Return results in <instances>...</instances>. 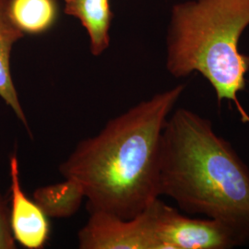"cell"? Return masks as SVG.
<instances>
[{"mask_svg":"<svg viewBox=\"0 0 249 249\" xmlns=\"http://www.w3.org/2000/svg\"><path fill=\"white\" fill-rule=\"evenodd\" d=\"M185 88L156 93L113 117L60 163L63 178L82 187L89 212L128 220L160 196L162 131Z\"/></svg>","mask_w":249,"mask_h":249,"instance_id":"6da1fadb","label":"cell"},{"mask_svg":"<svg viewBox=\"0 0 249 249\" xmlns=\"http://www.w3.org/2000/svg\"><path fill=\"white\" fill-rule=\"evenodd\" d=\"M160 196L189 215L223 223L249 244V168L213 122L178 108L164 125Z\"/></svg>","mask_w":249,"mask_h":249,"instance_id":"7a4b0ae2","label":"cell"},{"mask_svg":"<svg viewBox=\"0 0 249 249\" xmlns=\"http://www.w3.org/2000/svg\"><path fill=\"white\" fill-rule=\"evenodd\" d=\"M249 24V0H198L174 7L167 37L166 69L176 78L199 72L213 87L218 107L231 102L249 123L238 92L245 90L249 55L238 43Z\"/></svg>","mask_w":249,"mask_h":249,"instance_id":"3957f363","label":"cell"},{"mask_svg":"<svg viewBox=\"0 0 249 249\" xmlns=\"http://www.w3.org/2000/svg\"><path fill=\"white\" fill-rule=\"evenodd\" d=\"M158 198L128 220L104 212H89L87 223L78 232L79 249H160L157 232Z\"/></svg>","mask_w":249,"mask_h":249,"instance_id":"277c9868","label":"cell"},{"mask_svg":"<svg viewBox=\"0 0 249 249\" xmlns=\"http://www.w3.org/2000/svg\"><path fill=\"white\" fill-rule=\"evenodd\" d=\"M157 231L160 249H230L245 246L223 223L183 215L160 198Z\"/></svg>","mask_w":249,"mask_h":249,"instance_id":"5b68a950","label":"cell"},{"mask_svg":"<svg viewBox=\"0 0 249 249\" xmlns=\"http://www.w3.org/2000/svg\"><path fill=\"white\" fill-rule=\"evenodd\" d=\"M11 207L9 223L16 243L28 249H41L50 237L49 218L44 211L24 193L16 153L9 156Z\"/></svg>","mask_w":249,"mask_h":249,"instance_id":"8992f818","label":"cell"},{"mask_svg":"<svg viewBox=\"0 0 249 249\" xmlns=\"http://www.w3.org/2000/svg\"><path fill=\"white\" fill-rule=\"evenodd\" d=\"M9 1L0 0V98L10 107L31 135L26 114L19 101L10 70L12 48L24 34L13 23L9 16Z\"/></svg>","mask_w":249,"mask_h":249,"instance_id":"52a82bcc","label":"cell"},{"mask_svg":"<svg viewBox=\"0 0 249 249\" xmlns=\"http://www.w3.org/2000/svg\"><path fill=\"white\" fill-rule=\"evenodd\" d=\"M65 13L78 18L89 35V49L94 56L106 52L110 45L113 18L109 0H64Z\"/></svg>","mask_w":249,"mask_h":249,"instance_id":"ba28073f","label":"cell"},{"mask_svg":"<svg viewBox=\"0 0 249 249\" xmlns=\"http://www.w3.org/2000/svg\"><path fill=\"white\" fill-rule=\"evenodd\" d=\"M85 198L82 187L72 179L36 188L34 199L48 218L66 219L78 213Z\"/></svg>","mask_w":249,"mask_h":249,"instance_id":"9c48e42d","label":"cell"},{"mask_svg":"<svg viewBox=\"0 0 249 249\" xmlns=\"http://www.w3.org/2000/svg\"><path fill=\"white\" fill-rule=\"evenodd\" d=\"M9 13L24 35H41L56 22L58 5L56 0H9Z\"/></svg>","mask_w":249,"mask_h":249,"instance_id":"30bf717a","label":"cell"},{"mask_svg":"<svg viewBox=\"0 0 249 249\" xmlns=\"http://www.w3.org/2000/svg\"><path fill=\"white\" fill-rule=\"evenodd\" d=\"M16 246L10 228L9 207L0 193V249H15Z\"/></svg>","mask_w":249,"mask_h":249,"instance_id":"8fae6325","label":"cell"}]
</instances>
